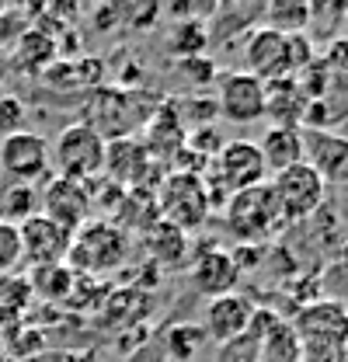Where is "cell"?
<instances>
[{
    "mask_svg": "<svg viewBox=\"0 0 348 362\" xmlns=\"http://www.w3.org/2000/svg\"><path fill=\"white\" fill-rule=\"evenodd\" d=\"M129 233L112 220H87L81 230H74V244L66 255V265L87 279L112 275L129 262Z\"/></svg>",
    "mask_w": 348,
    "mask_h": 362,
    "instance_id": "1",
    "label": "cell"
},
{
    "mask_svg": "<svg viewBox=\"0 0 348 362\" xmlns=\"http://www.w3.org/2000/svg\"><path fill=\"white\" fill-rule=\"evenodd\" d=\"M300 345H303V356L313 359H331L342 362L348 356V307L338 300H317V303H306L300 314L289 320Z\"/></svg>",
    "mask_w": 348,
    "mask_h": 362,
    "instance_id": "2",
    "label": "cell"
},
{
    "mask_svg": "<svg viewBox=\"0 0 348 362\" xmlns=\"http://www.w3.org/2000/svg\"><path fill=\"white\" fill-rule=\"evenodd\" d=\"M226 230L240 240V244H265L272 240L282 226H286V216H282V206L272 192V185H255L248 192H237L226 199Z\"/></svg>",
    "mask_w": 348,
    "mask_h": 362,
    "instance_id": "3",
    "label": "cell"
},
{
    "mask_svg": "<svg viewBox=\"0 0 348 362\" xmlns=\"http://www.w3.org/2000/svg\"><path fill=\"white\" fill-rule=\"evenodd\" d=\"M157 209L164 223L178 230H199L213 216V199L199 171H168L157 185Z\"/></svg>",
    "mask_w": 348,
    "mask_h": 362,
    "instance_id": "4",
    "label": "cell"
},
{
    "mask_svg": "<svg viewBox=\"0 0 348 362\" xmlns=\"http://www.w3.org/2000/svg\"><path fill=\"white\" fill-rule=\"evenodd\" d=\"M105 146L108 139L94 133L87 122H70L49 143V164L59 178L94 181L98 175H105Z\"/></svg>",
    "mask_w": 348,
    "mask_h": 362,
    "instance_id": "5",
    "label": "cell"
},
{
    "mask_svg": "<svg viewBox=\"0 0 348 362\" xmlns=\"http://www.w3.org/2000/svg\"><path fill=\"white\" fill-rule=\"evenodd\" d=\"M268 185H272V192H275V199L282 206L286 223H300L306 216H313L324 206V195H327V181L320 178L306 160L279 171V175H272Z\"/></svg>",
    "mask_w": 348,
    "mask_h": 362,
    "instance_id": "6",
    "label": "cell"
},
{
    "mask_svg": "<svg viewBox=\"0 0 348 362\" xmlns=\"http://www.w3.org/2000/svg\"><path fill=\"white\" fill-rule=\"evenodd\" d=\"M213 178L219 185V199L226 206L230 195L237 192H248L255 185H265L268 181V168H265V157H261L258 143L251 139H233L226 146H219V153L213 157Z\"/></svg>",
    "mask_w": 348,
    "mask_h": 362,
    "instance_id": "7",
    "label": "cell"
},
{
    "mask_svg": "<svg viewBox=\"0 0 348 362\" xmlns=\"http://www.w3.org/2000/svg\"><path fill=\"white\" fill-rule=\"evenodd\" d=\"M0 171L14 185H39L52 175L49 164V139L32 129L0 139Z\"/></svg>",
    "mask_w": 348,
    "mask_h": 362,
    "instance_id": "8",
    "label": "cell"
},
{
    "mask_svg": "<svg viewBox=\"0 0 348 362\" xmlns=\"http://www.w3.org/2000/svg\"><path fill=\"white\" fill-rule=\"evenodd\" d=\"M39 213L56 220L66 230H81L91 216V188L87 181H74V178H59V175H49L39 192Z\"/></svg>",
    "mask_w": 348,
    "mask_h": 362,
    "instance_id": "9",
    "label": "cell"
},
{
    "mask_svg": "<svg viewBox=\"0 0 348 362\" xmlns=\"http://www.w3.org/2000/svg\"><path fill=\"white\" fill-rule=\"evenodd\" d=\"M216 112L233 126H251L265 119V84L248 70L223 74L216 84Z\"/></svg>",
    "mask_w": 348,
    "mask_h": 362,
    "instance_id": "10",
    "label": "cell"
},
{
    "mask_svg": "<svg viewBox=\"0 0 348 362\" xmlns=\"http://www.w3.org/2000/svg\"><path fill=\"white\" fill-rule=\"evenodd\" d=\"M18 237H21V258L32 265V269H42V265H66V255H70V244H74V230L59 226L49 216H32L18 226Z\"/></svg>",
    "mask_w": 348,
    "mask_h": 362,
    "instance_id": "11",
    "label": "cell"
},
{
    "mask_svg": "<svg viewBox=\"0 0 348 362\" xmlns=\"http://www.w3.org/2000/svg\"><path fill=\"white\" fill-rule=\"evenodd\" d=\"M244 59H248V74L258 77L261 84H272V81H282V77H293V63H289V35L272 28V25H261L248 35L244 42Z\"/></svg>",
    "mask_w": 348,
    "mask_h": 362,
    "instance_id": "12",
    "label": "cell"
},
{
    "mask_svg": "<svg viewBox=\"0 0 348 362\" xmlns=\"http://www.w3.org/2000/svg\"><path fill=\"white\" fill-rule=\"evenodd\" d=\"M150 168H157V160L150 157L143 139L119 136L108 139L105 146V175L126 188H150Z\"/></svg>",
    "mask_w": 348,
    "mask_h": 362,
    "instance_id": "13",
    "label": "cell"
},
{
    "mask_svg": "<svg viewBox=\"0 0 348 362\" xmlns=\"http://www.w3.org/2000/svg\"><path fill=\"white\" fill-rule=\"evenodd\" d=\"M303 160L327 181H348V136L331 129H303Z\"/></svg>",
    "mask_w": 348,
    "mask_h": 362,
    "instance_id": "14",
    "label": "cell"
},
{
    "mask_svg": "<svg viewBox=\"0 0 348 362\" xmlns=\"http://www.w3.org/2000/svg\"><path fill=\"white\" fill-rule=\"evenodd\" d=\"M237 279H240L237 258L223 247H206L192 258V286H195V293H202L209 300L233 293Z\"/></svg>",
    "mask_w": 348,
    "mask_h": 362,
    "instance_id": "15",
    "label": "cell"
},
{
    "mask_svg": "<svg viewBox=\"0 0 348 362\" xmlns=\"http://www.w3.org/2000/svg\"><path fill=\"white\" fill-rule=\"evenodd\" d=\"M255 303L248 296H237V293H226V296H216L209 300L206 307V334L226 345V341H237L240 334H248L251 327V317H255Z\"/></svg>",
    "mask_w": 348,
    "mask_h": 362,
    "instance_id": "16",
    "label": "cell"
},
{
    "mask_svg": "<svg viewBox=\"0 0 348 362\" xmlns=\"http://www.w3.org/2000/svg\"><path fill=\"white\" fill-rule=\"evenodd\" d=\"M268 175H279L303 160V129L300 126H268L258 143Z\"/></svg>",
    "mask_w": 348,
    "mask_h": 362,
    "instance_id": "17",
    "label": "cell"
},
{
    "mask_svg": "<svg viewBox=\"0 0 348 362\" xmlns=\"http://www.w3.org/2000/svg\"><path fill=\"white\" fill-rule=\"evenodd\" d=\"M306 105H310V98L296 84V77H282V81L265 84V115H272L275 126H296L303 119Z\"/></svg>",
    "mask_w": 348,
    "mask_h": 362,
    "instance_id": "18",
    "label": "cell"
},
{
    "mask_svg": "<svg viewBox=\"0 0 348 362\" xmlns=\"http://www.w3.org/2000/svg\"><path fill=\"white\" fill-rule=\"evenodd\" d=\"M143 247H146V255H150L157 265H164V269H178V265L188 262V233L171 223H164V220L153 223L143 233Z\"/></svg>",
    "mask_w": 348,
    "mask_h": 362,
    "instance_id": "19",
    "label": "cell"
},
{
    "mask_svg": "<svg viewBox=\"0 0 348 362\" xmlns=\"http://www.w3.org/2000/svg\"><path fill=\"white\" fill-rule=\"evenodd\" d=\"M258 362H303V345L289 320H275L258 338Z\"/></svg>",
    "mask_w": 348,
    "mask_h": 362,
    "instance_id": "20",
    "label": "cell"
},
{
    "mask_svg": "<svg viewBox=\"0 0 348 362\" xmlns=\"http://www.w3.org/2000/svg\"><path fill=\"white\" fill-rule=\"evenodd\" d=\"M14 52V63L21 66V70H28V74H42L45 66L56 59V42H52V35L42 32V28H28L25 35H21V42L11 49Z\"/></svg>",
    "mask_w": 348,
    "mask_h": 362,
    "instance_id": "21",
    "label": "cell"
},
{
    "mask_svg": "<svg viewBox=\"0 0 348 362\" xmlns=\"http://www.w3.org/2000/svg\"><path fill=\"white\" fill-rule=\"evenodd\" d=\"M39 216V188L35 185H14L7 181L0 188V220L11 226H21L25 220Z\"/></svg>",
    "mask_w": 348,
    "mask_h": 362,
    "instance_id": "22",
    "label": "cell"
},
{
    "mask_svg": "<svg viewBox=\"0 0 348 362\" xmlns=\"http://www.w3.org/2000/svg\"><path fill=\"white\" fill-rule=\"evenodd\" d=\"M77 286V272L70 265H42V269H32V289L42 296V300H66Z\"/></svg>",
    "mask_w": 348,
    "mask_h": 362,
    "instance_id": "23",
    "label": "cell"
},
{
    "mask_svg": "<svg viewBox=\"0 0 348 362\" xmlns=\"http://www.w3.org/2000/svg\"><path fill=\"white\" fill-rule=\"evenodd\" d=\"M206 42H209V35H206V28H202L199 21H181V25L174 28V35L168 39L171 52H178V59H192V56H202Z\"/></svg>",
    "mask_w": 348,
    "mask_h": 362,
    "instance_id": "24",
    "label": "cell"
},
{
    "mask_svg": "<svg viewBox=\"0 0 348 362\" xmlns=\"http://www.w3.org/2000/svg\"><path fill=\"white\" fill-rule=\"evenodd\" d=\"M25 119H28V108L21 98L14 94H0V139L14 133H25Z\"/></svg>",
    "mask_w": 348,
    "mask_h": 362,
    "instance_id": "25",
    "label": "cell"
},
{
    "mask_svg": "<svg viewBox=\"0 0 348 362\" xmlns=\"http://www.w3.org/2000/svg\"><path fill=\"white\" fill-rule=\"evenodd\" d=\"M21 262H25V258H21V237H18V226H11V223L0 220V275L14 272Z\"/></svg>",
    "mask_w": 348,
    "mask_h": 362,
    "instance_id": "26",
    "label": "cell"
},
{
    "mask_svg": "<svg viewBox=\"0 0 348 362\" xmlns=\"http://www.w3.org/2000/svg\"><path fill=\"white\" fill-rule=\"evenodd\" d=\"M216 362H258V334H240L237 341L219 345Z\"/></svg>",
    "mask_w": 348,
    "mask_h": 362,
    "instance_id": "27",
    "label": "cell"
},
{
    "mask_svg": "<svg viewBox=\"0 0 348 362\" xmlns=\"http://www.w3.org/2000/svg\"><path fill=\"white\" fill-rule=\"evenodd\" d=\"M28 28H32V25H28V14H25V11H4V14H0V45H4V49H14Z\"/></svg>",
    "mask_w": 348,
    "mask_h": 362,
    "instance_id": "28",
    "label": "cell"
},
{
    "mask_svg": "<svg viewBox=\"0 0 348 362\" xmlns=\"http://www.w3.org/2000/svg\"><path fill=\"white\" fill-rule=\"evenodd\" d=\"M303 362H331V359H313V356H303Z\"/></svg>",
    "mask_w": 348,
    "mask_h": 362,
    "instance_id": "29",
    "label": "cell"
},
{
    "mask_svg": "<svg viewBox=\"0 0 348 362\" xmlns=\"http://www.w3.org/2000/svg\"><path fill=\"white\" fill-rule=\"evenodd\" d=\"M342 28H345V42H348V14H345V21H342Z\"/></svg>",
    "mask_w": 348,
    "mask_h": 362,
    "instance_id": "30",
    "label": "cell"
},
{
    "mask_svg": "<svg viewBox=\"0 0 348 362\" xmlns=\"http://www.w3.org/2000/svg\"><path fill=\"white\" fill-rule=\"evenodd\" d=\"M0 362H7V359H0Z\"/></svg>",
    "mask_w": 348,
    "mask_h": 362,
    "instance_id": "31",
    "label": "cell"
}]
</instances>
